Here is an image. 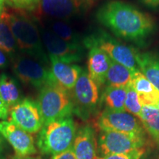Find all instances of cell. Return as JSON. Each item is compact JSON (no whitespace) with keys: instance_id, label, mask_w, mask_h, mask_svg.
<instances>
[{"instance_id":"cell-1","label":"cell","mask_w":159,"mask_h":159,"mask_svg":"<svg viewBox=\"0 0 159 159\" xmlns=\"http://www.w3.org/2000/svg\"><path fill=\"white\" fill-rule=\"evenodd\" d=\"M96 19L116 37L137 44L144 43L157 28L150 14L119 0H111L101 5Z\"/></svg>"},{"instance_id":"cell-2","label":"cell","mask_w":159,"mask_h":159,"mask_svg":"<svg viewBox=\"0 0 159 159\" xmlns=\"http://www.w3.org/2000/svg\"><path fill=\"white\" fill-rule=\"evenodd\" d=\"M21 53L43 64H49V55L43 47L40 29L35 19L22 12H3Z\"/></svg>"},{"instance_id":"cell-3","label":"cell","mask_w":159,"mask_h":159,"mask_svg":"<svg viewBox=\"0 0 159 159\" xmlns=\"http://www.w3.org/2000/svg\"><path fill=\"white\" fill-rule=\"evenodd\" d=\"M77 130L72 116L43 125L38 134L37 148L45 156L64 152L72 147Z\"/></svg>"},{"instance_id":"cell-4","label":"cell","mask_w":159,"mask_h":159,"mask_svg":"<svg viewBox=\"0 0 159 159\" xmlns=\"http://www.w3.org/2000/svg\"><path fill=\"white\" fill-rule=\"evenodd\" d=\"M37 102L43 125L72 116L74 114L71 92L60 86L54 79L40 89Z\"/></svg>"},{"instance_id":"cell-5","label":"cell","mask_w":159,"mask_h":159,"mask_svg":"<svg viewBox=\"0 0 159 159\" xmlns=\"http://www.w3.org/2000/svg\"><path fill=\"white\" fill-rule=\"evenodd\" d=\"M74 114L87 121L98 111L100 103L99 88L89 76L88 70L83 68L71 91Z\"/></svg>"},{"instance_id":"cell-6","label":"cell","mask_w":159,"mask_h":159,"mask_svg":"<svg viewBox=\"0 0 159 159\" xmlns=\"http://www.w3.org/2000/svg\"><path fill=\"white\" fill-rule=\"evenodd\" d=\"M83 44L97 46L111 60L125 66L133 72L139 70L136 59L137 49L119 42L106 32L99 30L88 35L83 39Z\"/></svg>"},{"instance_id":"cell-7","label":"cell","mask_w":159,"mask_h":159,"mask_svg":"<svg viewBox=\"0 0 159 159\" xmlns=\"http://www.w3.org/2000/svg\"><path fill=\"white\" fill-rule=\"evenodd\" d=\"M11 60L13 72L25 84L41 89L54 79L48 66L29 55L18 53Z\"/></svg>"},{"instance_id":"cell-8","label":"cell","mask_w":159,"mask_h":159,"mask_svg":"<svg viewBox=\"0 0 159 159\" xmlns=\"http://www.w3.org/2000/svg\"><path fill=\"white\" fill-rule=\"evenodd\" d=\"M99 130L114 131L130 136L147 139V132L137 117L129 113L104 109L96 120Z\"/></svg>"},{"instance_id":"cell-9","label":"cell","mask_w":159,"mask_h":159,"mask_svg":"<svg viewBox=\"0 0 159 159\" xmlns=\"http://www.w3.org/2000/svg\"><path fill=\"white\" fill-rule=\"evenodd\" d=\"M147 139L135 137L114 131L99 130L97 136L98 156L129 153L144 148Z\"/></svg>"},{"instance_id":"cell-10","label":"cell","mask_w":159,"mask_h":159,"mask_svg":"<svg viewBox=\"0 0 159 159\" xmlns=\"http://www.w3.org/2000/svg\"><path fill=\"white\" fill-rule=\"evenodd\" d=\"M97 0H40L39 8L51 19L64 20L81 16L94 7Z\"/></svg>"},{"instance_id":"cell-11","label":"cell","mask_w":159,"mask_h":159,"mask_svg":"<svg viewBox=\"0 0 159 159\" xmlns=\"http://www.w3.org/2000/svg\"><path fill=\"white\" fill-rule=\"evenodd\" d=\"M43 47L48 55L56 57L63 62H80L84 56V46L74 44L60 39L45 27H39Z\"/></svg>"},{"instance_id":"cell-12","label":"cell","mask_w":159,"mask_h":159,"mask_svg":"<svg viewBox=\"0 0 159 159\" xmlns=\"http://www.w3.org/2000/svg\"><path fill=\"white\" fill-rule=\"evenodd\" d=\"M11 122L30 134L39 133L43 126V119L37 102L30 98L22 99L10 108Z\"/></svg>"},{"instance_id":"cell-13","label":"cell","mask_w":159,"mask_h":159,"mask_svg":"<svg viewBox=\"0 0 159 159\" xmlns=\"http://www.w3.org/2000/svg\"><path fill=\"white\" fill-rule=\"evenodd\" d=\"M0 134L11 145L16 156H31L36 154L37 149L32 134L11 121H0Z\"/></svg>"},{"instance_id":"cell-14","label":"cell","mask_w":159,"mask_h":159,"mask_svg":"<svg viewBox=\"0 0 159 159\" xmlns=\"http://www.w3.org/2000/svg\"><path fill=\"white\" fill-rule=\"evenodd\" d=\"M77 159H97V138L93 126L87 124L80 127L72 144Z\"/></svg>"},{"instance_id":"cell-15","label":"cell","mask_w":159,"mask_h":159,"mask_svg":"<svg viewBox=\"0 0 159 159\" xmlns=\"http://www.w3.org/2000/svg\"><path fill=\"white\" fill-rule=\"evenodd\" d=\"M84 47L89 49L87 68L89 75L99 88H100L105 84L111 59L104 51L97 46L87 44L84 45Z\"/></svg>"},{"instance_id":"cell-16","label":"cell","mask_w":159,"mask_h":159,"mask_svg":"<svg viewBox=\"0 0 159 159\" xmlns=\"http://www.w3.org/2000/svg\"><path fill=\"white\" fill-rule=\"evenodd\" d=\"M50 71L55 81L60 86L71 92L83 68L75 63H68L49 55Z\"/></svg>"},{"instance_id":"cell-17","label":"cell","mask_w":159,"mask_h":159,"mask_svg":"<svg viewBox=\"0 0 159 159\" xmlns=\"http://www.w3.org/2000/svg\"><path fill=\"white\" fill-rule=\"evenodd\" d=\"M132 85L138 94L139 102L142 106L158 108L159 91L144 77L140 70L134 73Z\"/></svg>"},{"instance_id":"cell-18","label":"cell","mask_w":159,"mask_h":159,"mask_svg":"<svg viewBox=\"0 0 159 159\" xmlns=\"http://www.w3.org/2000/svg\"><path fill=\"white\" fill-rule=\"evenodd\" d=\"M136 59L141 72L159 91V57L137 50Z\"/></svg>"},{"instance_id":"cell-19","label":"cell","mask_w":159,"mask_h":159,"mask_svg":"<svg viewBox=\"0 0 159 159\" xmlns=\"http://www.w3.org/2000/svg\"><path fill=\"white\" fill-rule=\"evenodd\" d=\"M127 86L121 88L106 86L100 96V105L105 107L104 109L124 112L125 102L126 98Z\"/></svg>"},{"instance_id":"cell-20","label":"cell","mask_w":159,"mask_h":159,"mask_svg":"<svg viewBox=\"0 0 159 159\" xmlns=\"http://www.w3.org/2000/svg\"><path fill=\"white\" fill-rule=\"evenodd\" d=\"M134 73L125 66L111 60L110 66L105 80V85L106 86L115 88L128 86L132 82Z\"/></svg>"},{"instance_id":"cell-21","label":"cell","mask_w":159,"mask_h":159,"mask_svg":"<svg viewBox=\"0 0 159 159\" xmlns=\"http://www.w3.org/2000/svg\"><path fill=\"white\" fill-rule=\"evenodd\" d=\"M0 94L9 108L22 99L21 91L16 80L5 73L0 76Z\"/></svg>"},{"instance_id":"cell-22","label":"cell","mask_w":159,"mask_h":159,"mask_svg":"<svg viewBox=\"0 0 159 159\" xmlns=\"http://www.w3.org/2000/svg\"><path fill=\"white\" fill-rule=\"evenodd\" d=\"M45 27L63 41L74 44H83L80 35L66 21L50 19L45 21Z\"/></svg>"},{"instance_id":"cell-23","label":"cell","mask_w":159,"mask_h":159,"mask_svg":"<svg viewBox=\"0 0 159 159\" xmlns=\"http://www.w3.org/2000/svg\"><path fill=\"white\" fill-rule=\"evenodd\" d=\"M140 121L147 134L159 144V109L155 107L142 106Z\"/></svg>"},{"instance_id":"cell-24","label":"cell","mask_w":159,"mask_h":159,"mask_svg":"<svg viewBox=\"0 0 159 159\" xmlns=\"http://www.w3.org/2000/svg\"><path fill=\"white\" fill-rule=\"evenodd\" d=\"M0 48L11 58L17 55L19 51L16 41L3 13L0 16Z\"/></svg>"},{"instance_id":"cell-25","label":"cell","mask_w":159,"mask_h":159,"mask_svg":"<svg viewBox=\"0 0 159 159\" xmlns=\"http://www.w3.org/2000/svg\"><path fill=\"white\" fill-rule=\"evenodd\" d=\"M125 108L126 112L134 115L140 120L142 118V105L139 102V96L132 85V82L127 86L126 98L125 102Z\"/></svg>"},{"instance_id":"cell-26","label":"cell","mask_w":159,"mask_h":159,"mask_svg":"<svg viewBox=\"0 0 159 159\" xmlns=\"http://www.w3.org/2000/svg\"><path fill=\"white\" fill-rule=\"evenodd\" d=\"M11 7L19 11H33L39 7L40 0H5Z\"/></svg>"},{"instance_id":"cell-27","label":"cell","mask_w":159,"mask_h":159,"mask_svg":"<svg viewBox=\"0 0 159 159\" xmlns=\"http://www.w3.org/2000/svg\"><path fill=\"white\" fill-rule=\"evenodd\" d=\"M145 152L144 148L138 149L129 153L112 154L107 156H98L97 159H141Z\"/></svg>"},{"instance_id":"cell-28","label":"cell","mask_w":159,"mask_h":159,"mask_svg":"<svg viewBox=\"0 0 159 159\" xmlns=\"http://www.w3.org/2000/svg\"><path fill=\"white\" fill-rule=\"evenodd\" d=\"M50 159H77V158L74 153V151H73L72 147H71V148L68 149V150L64 151V152H61V153L59 154L54 155V156H52Z\"/></svg>"},{"instance_id":"cell-29","label":"cell","mask_w":159,"mask_h":159,"mask_svg":"<svg viewBox=\"0 0 159 159\" xmlns=\"http://www.w3.org/2000/svg\"><path fill=\"white\" fill-rule=\"evenodd\" d=\"M9 107L4 102L0 94V120H6L9 116Z\"/></svg>"},{"instance_id":"cell-30","label":"cell","mask_w":159,"mask_h":159,"mask_svg":"<svg viewBox=\"0 0 159 159\" xmlns=\"http://www.w3.org/2000/svg\"><path fill=\"white\" fill-rule=\"evenodd\" d=\"M9 65V61L7 55L0 48V69L7 68Z\"/></svg>"},{"instance_id":"cell-31","label":"cell","mask_w":159,"mask_h":159,"mask_svg":"<svg viewBox=\"0 0 159 159\" xmlns=\"http://www.w3.org/2000/svg\"><path fill=\"white\" fill-rule=\"evenodd\" d=\"M3 136L0 134V159H4L5 158V150L7 149V143Z\"/></svg>"},{"instance_id":"cell-32","label":"cell","mask_w":159,"mask_h":159,"mask_svg":"<svg viewBox=\"0 0 159 159\" xmlns=\"http://www.w3.org/2000/svg\"><path fill=\"white\" fill-rule=\"evenodd\" d=\"M141 2L150 8H156L159 6V0H141Z\"/></svg>"},{"instance_id":"cell-33","label":"cell","mask_w":159,"mask_h":159,"mask_svg":"<svg viewBox=\"0 0 159 159\" xmlns=\"http://www.w3.org/2000/svg\"><path fill=\"white\" fill-rule=\"evenodd\" d=\"M11 159H41V158L39 157H35V156H16L14 157H13Z\"/></svg>"},{"instance_id":"cell-34","label":"cell","mask_w":159,"mask_h":159,"mask_svg":"<svg viewBox=\"0 0 159 159\" xmlns=\"http://www.w3.org/2000/svg\"><path fill=\"white\" fill-rule=\"evenodd\" d=\"M5 0H0V16L2 14V13L5 11Z\"/></svg>"},{"instance_id":"cell-35","label":"cell","mask_w":159,"mask_h":159,"mask_svg":"<svg viewBox=\"0 0 159 159\" xmlns=\"http://www.w3.org/2000/svg\"><path fill=\"white\" fill-rule=\"evenodd\" d=\"M158 108L159 109V105H158Z\"/></svg>"}]
</instances>
